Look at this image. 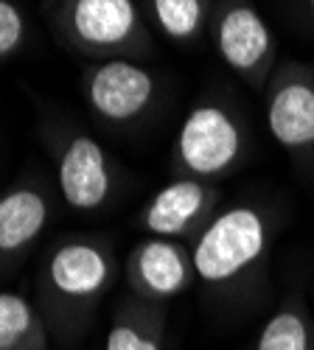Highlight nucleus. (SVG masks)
I'll return each mask as SVG.
<instances>
[{
	"label": "nucleus",
	"instance_id": "1",
	"mask_svg": "<svg viewBox=\"0 0 314 350\" xmlns=\"http://www.w3.org/2000/svg\"><path fill=\"white\" fill-rule=\"evenodd\" d=\"M53 25L62 40L84 56H146L152 37L135 0H51Z\"/></svg>",
	"mask_w": 314,
	"mask_h": 350
},
{
	"label": "nucleus",
	"instance_id": "2",
	"mask_svg": "<svg viewBox=\"0 0 314 350\" xmlns=\"http://www.w3.org/2000/svg\"><path fill=\"white\" fill-rule=\"evenodd\" d=\"M247 132L239 112L216 98L196 101L180 124L171 146V168L177 177L216 183L241 165Z\"/></svg>",
	"mask_w": 314,
	"mask_h": 350
},
{
	"label": "nucleus",
	"instance_id": "3",
	"mask_svg": "<svg viewBox=\"0 0 314 350\" xmlns=\"http://www.w3.org/2000/svg\"><path fill=\"white\" fill-rule=\"evenodd\" d=\"M270 250V219L255 205L219 211L191 244L194 272L208 286H227L244 278Z\"/></svg>",
	"mask_w": 314,
	"mask_h": 350
},
{
	"label": "nucleus",
	"instance_id": "4",
	"mask_svg": "<svg viewBox=\"0 0 314 350\" xmlns=\"http://www.w3.org/2000/svg\"><path fill=\"white\" fill-rule=\"evenodd\" d=\"M211 42L227 70L264 87L278 68V40L252 0H219L211 14Z\"/></svg>",
	"mask_w": 314,
	"mask_h": 350
},
{
	"label": "nucleus",
	"instance_id": "5",
	"mask_svg": "<svg viewBox=\"0 0 314 350\" xmlns=\"http://www.w3.org/2000/svg\"><path fill=\"white\" fill-rule=\"evenodd\" d=\"M81 96L99 121L129 126L152 109L157 98V76L129 56L99 59L81 73Z\"/></svg>",
	"mask_w": 314,
	"mask_h": 350
},
{
	"label": "nucleus",
	"instance_id": "6",
	"mask_svg": "<svg viewBox=\"0 0 314 350\" xmlns=\"http://www.w3.org/2000/svg\"><path fill=\"white\" fill-rule=\"evenodd\" d=\"M267 129L292 154L314 152V70L283 62L267 81Z\"/></svg>",
	"mask_w": 314,
	"mask_h": 350
},
{
	"label": "nucleus",
	"instance_id": "7",
	"mask_svg": "<svg viewBox=\"0 0 314 350\" xmlns=\"http://www.w3.org/2000/svg\"><path fill=\"white\" fill-rule=\"evenodd\" d=\"M219 202L222 191L216 188V183L174 177L146 199V205L138 213V221L149 236L194 241L202 227L219 213Z\"/></svg>",
	"mask_w": 314,
	"mask_h": 350
},
{
	"label": "nucleus",
	"instance_id": "8",
	"mask_svg": "<svg viewBox=\"0 0 314 350\" xmlns=\"http://www.w3.org/2000/svg\"><path fill=\"white\" fill-rule=\"evenodd\" d=\"M124 278L132 295L149 303L174 300L191 288L196 272L191 247L177 239L146 236L140 239L124 260Z\"/></svg>",
	"mask_w": 314,
	"mask_h": 350
},
{
	"label": "nucleus",
	"instance_id": "9",
	"mask_svg": "<svg viewBox=\"0 0 314 350\" xmlns=\"http://www.w3.org/2000/svg\"><path fill=\"white\" fill-rule=\"evenodd\" d=\"M116 278L109 247L93 239H68L56 244L45 264L48 288L70 306H93Z\"/></svg>",
	"mask_w": 314,
	"mask_h": 350
},
{
	"label": "nucleus",
	"instance_id": "10",
	"mask_svg": "<svg viewBox=\"0 0 314 350\" xmlns=\"http://www.w3.org/2000/svg\"><path fill=\"white\" fill-rule=\"evenodd\" d=\"M56 185L65 205L79 213H93L109 202L116 185L112 165L104 146L93 135L76 132L62 143L56 157Z\"/></svg>",
	"mask_w": 314,
	"mask_h": 350
},
{
	"label": "nucleus",
	"instance_id": "11",
	"mask_svg": "<svg viewBox=\"0 0 314 350\" xmlns=\"http://www.w3.org/2000/svg\"><path fill=\"white\" fill-rule=\"evenodd\" d=\"M48 196L34 185H17L0 193V258H12L31 247L48 227Z\"/></svg>",
	"mask_w": 314,
	"mask_h": 350
},
{
	"label": "nucleus",
	"instance_id": "12",
	"mask_svg": "<svg viewBox=\"0 0 314 350\" xmlns=\"http://www.w3.org/2000/svg\"><path fill=\"white\" fill-rule=\"evenodd\" d=\"M104 350H166V308L132 297L112 317Z\"/></svg>",
	"mask_w": 314,
	"mask_h": 350
},
{
	"label": "nucleus",
	"instance_id": "13",
	"mask_svg": "<svg viewBox=\"0 0 314 350\" xmlns=\"http://www.w3.org/2000/svg\"><path fill=\"white\" fill-rule=\"evenodd\" d=\"M146 6L157 31L177 45H191L213 14V0H146Z\"/></svg>",
	"mask_w": 314,
	"mask_h": 350
},
{
	"label": "nucleus",
	"instance_id": "14",
	"mask_svg": "<svg viewBox=\"0 0 314 350\" xmlns=\"http://www.w3.org/2000/svg\"><path fill=\"white\" fill-rule=\"evenodd\" d=\"M255 350H314V323L298 297H289L261 325Z\"/></svg>",
	"mask_w": 314,
	"mask_h": 350
},
{
	"label": "nucleus",
	"instance_id": "15",
	"mask_svg": "<svg viewBox=\"0 0 314 350\" xmlns=\"http://www.w3.org/2000/svg\"><path fill=\"white\" fill-rule=\"evenodd\" d=\"M0 350H45V328L34 306L14 291H0Z\"/></svg>",
	"mask_w": 314,
	"mask_h": 350
},
{
	"label": "nucleus",
	"instance_id": "16",
	"mask_svg": "<svg viewBox=\"0 0 314 350\" xmlns=\"http://www.w3.org/2000/svg\"><path fill=\"white\" fill-rule=\"evenodd\" d=\"M25 34H28V25L20 6L14 0H0V59L14 56L23 48Z\"/></svg>",
	"mask_w": 314,
	"mask_h": 350
},
{
	"label": "nucleus",
	"instance_id": "17",
	"mask_svg": "<svg viewBox=\"0 0 314 350\" xmlns=\"http://www.w3.org/2000/svg\"><path fill=\"white\" fill-rule=\"evenodd\" d=\"M306 6H309V14H311V20H314V0H306Z\"/></svg>",
	"mask_w": 314,
	"mask_h": 350
}]
</instances>
